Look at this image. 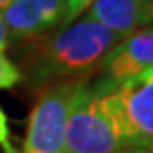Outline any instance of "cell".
<instances>
[{"instance_id": "obj_1", "label": "cell", "mask_w": 153, "mask_h": 153, "mask_svg": "<svg viewBox=\"0 0 153 153\" xmlns=\"http://www.w3.org/2000/svg\"><path fill=\"white\" fill-rule=\"evenodd\" d=\"M120 39L122 35L89 17L53 33L30 39L24 57L28 79L31 85L42 87L65 79H83Z\"/></svg>"}, {"instance_id": "obj_2", "label": "cell", "mask_w": 153, "mask_h": 153, "mask_svg": "<svg viewBox=\"0 0 153 153\" xmlns=\"http://www.w3.org/2000/svg\"><path fill=\"white\" fill-rule=\"evenodd\" d=\"M96 85L126 149L153 153V67L116 85Z\"/></svg>"}, {"instance_id": "obj_3", "label": "cell", "mask_w": 153, "mask_h": 153, "mask_svg": "<svg viewBox=\"0 0 153 153\" xmlns=\"http://www.w3.org/2000/svg\"><path fill=\"white\" fill-rule=\"evenodd\" d=\"M124 149L100 87L81 79L68 107L65 153H120Z\"/></svg>"}, {"instance_id": "obj_4", "label": "cell", "mask_w": 153, "mask_h": 153, "mask_svg": "<svg viewBox=\"0 0 153 153\" xmlns=\"http://www.w3.org/2000/svg\"><path fill=\"white\" fill-rule=\"evenodd\" d=\"M79 81L65 79L41 91L28 120L22 153H65L68 107Z\"/></svg>"}, {"instance_id": "obj_5", "label": "cell", "mask_w": 153, "mask_h": 153, "mask_svg": "<svg viewBox=\"0 0 153 153\" xmlns=\"http://www.w3.org/2000/svg\"><path fill=\"white\" fill-rule=\"evenodd\" d=\"M9 37L30 41L68 24L65 0H11L0 11Z\"/></svg>"}, {"instance_id": "obj_6", "label": "cell", "mask_w": 153, "mask_h": 153, "mask_svg": "<svg viewBox=\"0 0 153 153\" xmlns=\"http://www.w3.org/2000/svg\"><path fill=\"white\" fill-rule=\"evenodd\" d=\"M153 67V26L135 30L122 37L100 61L98 68L103 72L100 81L116 85L146 68Z\"/></svg>"}, {"instance_id": "obj_7", "label": "cell", "mask_w": 153, "mask_h": 153, "mask_svg": "<svg viewBox=\"0 0 153 153\" xmlns=\"http://www.w3.org/2000/svg\"><path fill=\"white\" fill-rule=\"evenodd\" d=\"M89 19L126 37L153 24V0H92Z\"/></svg>"}, {"instance_id": "obj_8", "label": "cell", "mask_w": 153, "mask_h": 153, "mask_svg": "<svg viewBox=\"0 0 153 153\" xmlns=\"http://www.w3.org/2000/svg\"><path fill=\"white\" fill-rule=\"evenodd\" d=\"M22 72L17 65L0 53V89H11L19 81H22Z\"/></svg>"}, {"instance_id": "obj_9", "label": "cell", "mask_w": 153, "mask_h": 153, "mask_svg": "<svg viewBox=\"0 0 153 153\" xmlns=\"http://www.w3.org/2000/svg\"><path fill=\"white\" fill-rule=\"evenodd\" d=\"M65 2H67V11H68V22H72L76 17L81 15L92 4V0H65Z\"/></svg>"}, {"instance_id": "obj_10", "label": "cell", "mask_w": 153, "mask_h": 153, "mask_svg": "<svg viewBox=\"0 0 153 153\" xmlns=\"http://www.w3.org/2000/svg\"><path fill=\"white\" fill-rule=\"evenodd\" d=\"M0 146H4L7 153H11V146H9V126H7V116L0 107Z\"/></svg>"}, {"instance_id": "obj_11", "label": "cell", "mask_w": 153, "mask_h": 153, "mask_svg": "<svg viewBox=\"0 0 153 153\" xmlns=\"http://www.w3.org/2000/svg\"><path fill=\"white\" fill-rule=\"evenodd\" d=\"M7 42H9V33H7V28L4 24L2 17H0V53H4V50L7 48Z\"/></svg>"}, {"instance_id": "obj_12", "label": "cell", "mask_w": 153, "mask_h": 153, "mask_svg": "<svg viewBox=\"0 0 153 153\" xmlns=\"http://www.w3.org/2000/svg\"><path fill=\"white\" fill-rule=\"evenodd\" d=\"M120 153H146V151H142V149H124Z\"/></svg>"}, {"instance_id": "obj_13", "label": "cell", "mask_w": 153, "mask_h": 153, "mask_svg": "<svg viewBox=\"0 0 153 153\" xmlns=\"http://www.w3.org/2000/svg\"><path fill=\"white\" fill-rule=\"evenodd\" d=\"M9 2H11V0H0V11H2V9H4Z\"/></svg>"}]
</instances>
